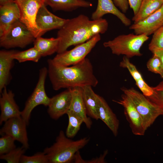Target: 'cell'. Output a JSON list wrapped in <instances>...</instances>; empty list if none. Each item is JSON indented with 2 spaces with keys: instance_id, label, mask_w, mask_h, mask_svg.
Masks as SVG:
<instances>
[{
  "instance_id": "cell-1",
  "label": "cell",
  "mask_w": 163,
  "mask_h": 163,
  "mask_svg": "<svg viewBox=\"0 0 163 163\" xmlns=\"http://www.w3.org/2000/svg\"><path fill=\"white\" fill-rule=\"evenodd\" d=\"M108 27L105 19L91 20L83 14L68 19L57 33L59 40L57 53L64 52L71 46L84 43L97 34L105 33Z\"/></svg>"
},
{
  "instance_id": "cell-2",
  "label": "cell",
  "mask_w": 163,
  "mask_h": 163,
  "mask_svg": "<svg viewBox=\"0 0 163 163\" xmlns=\"http://www.w3.org/2000/svg\"><path fill=\"white\" fill-rule=\"evenodd\" d=\"M48 74L53 89L82 87L86 85L95 87L98 81L94 75L92 65L85 58L71 66H64L48 59Z\"/></svg>"
},
{
  "instance_id": "cell-3",
  "label": "cell",
  "mask_w": 163,
  "mask_h": 163,
  "mask_svg": "<svg viewBox=\"0 0 163 163\" xmlns=\"http://www.w3.org/2000/svg\"><path fill=\"white\" fill-rule=\"evenodd\" d=\"M90 138L86 137L73 140L67 137L62 130L60 131L55 142L47 147L43 152L49 163H69L74 160L76 153L89 142Z\"/></svg>"
},
{
  "instance_id": "cell-4",
  "label": "cell",
  "mask_w": 163,
  "mask_h": 163,
  "mask_svg": "<svg viewBox=\"0 0 163 163\" xmlns=\"http://www.w3.org/2000/svg\"><path fill=\"white\" fill-rule=\"evenodd\" d=\"M149 39V36L145 34H123L104 42L103 45L105 47L110 49L113 54L124 55L129 58L142 55L140 51L141 48Z\"/></svg>"
},
{
  "instance_id": "cell-5",
  "label": "cell",
  "mask_w": 163,
  "mask_h": 163,
  "mask_svg": "<svg viewBox=\"0 0 163 163\" xmlns=\"http://www.w3.org/2000/svg\"><path fill=\"white\" fill-rule=\"evenodd\" d=\"M121 89L133 103L140 115L146 130L159 116L163 115L162 109L134 88H123Z\"/></svg>"
},
{
  "instance_id": "cell-6",
  "label": "cell",
  "mask_w": 163,
  "mask_h": 163,
  "mask_svg": "<svg viewBox=\"0 0 163 163\" xmlns=\"http://www.w3.org/2000/svg\"><path fill=\"white\" fill-rule=\"evenodd\" d=\"M35 39L27 27L19 20L0 37V46L6 49L23 48L34 42Z\"/></svg>"
},
{
  "instance_id": "cell-7",
  "label": "cell",
  "mask_w": 163,
  "mask_h": 163,
  "mask_svg": "<svg viewBox=\"0 0 163 163\" xmlns=\"http://www.w3.org/2000/svg\"><path fill=\"white\" fill-rule=\"evenodd\" d=\"M101 39L100 34H97L87 41L76 46L70 50L57 53L52 59L56 64L62 66H69L76 64L86 58Z\"/></svg>"
},
{
  "instance_id": "cell-8",
  "label": "cell",
  "mask_w": 163,
  "mask_h": 163,
  "mask_svg": "<svg viewBox=\"0 0 163 163\" xmlns=\"http://www.w3.org/2000/svg\"><path fill=\"white\" fill-rule=\"evenodd\" d=\"M48 74V69L43 67L39 70L38 80L32 93L27 99L21 116L28 125L31 113L36 106L43 105L48 106L50 99L47 95L45 87V82Z\"/></svg>"
},
{
  "instance_id": "cell-9",
  "label": "cell",
  "mask_w": 163,
  "mask_h": 163,
  "mask_svg": "<svg viewBox=\"0 0 163 163\" xmlns=\"http://www.w3.org/2000/svg\"><path fill=\"white\" fill-rule=\"evenodd\" d=\"M19 10V20L24 24L36 38L42 35L37 27L36 19L40 8L45 4L44 0H15Z\"/></svg>"
},
{
  "instance_id": "cell-10",
  "label": "cell",
  "mask_w": 163,
  "mask_h": 163,
  "mask_svg": "<svg viewBox=\"0 0 163 163\" xmlns=\"http://www.w3.org/2000/svg\"><path fill=\"white\" fill-rule=\"evenodd\" d=\"M27 126L21 116L11 118L5 122L0 129L1 135H7L15 140L21 143L22 146L27 149L29 147L26 129Z\"/></svg>"
},
{
  "instance_id": "cell-11",
  "label": "cell",
  "mask_w": 163,
  "mask_h": 163,
  "mask_svg": "<svg viewBox=\"0 0 163 163\" xmlns=\"http://www.w3.org/2000/svg\"><path fill=\"white\" fill-rule=\"evenodd\" d=\"M113 101L124 107V114L133 133L136 135H144L146 130L142 118L130 99L124 94L121 96V99Z\"/></svg>"
},
{
  "instance_id": "cell-12",
  "label": "cell",
  "mask_w": 163,
  "mask_h": 163,
  "mask_svg": "<svg viewBox=\"0 0 163 163\" xmlns=\"http://www.w3.org/2000/svg\"><path fill=\"white\" fill-rule=\"evenodd\" d=\"M163 26V5L142 20L130 25L129 29L133 30L136 34H145L149 36Z\"/></svg>"
},
{
  "instance_id": "cell-13",
  "label": "cell",
  "mask_w": 163,
  "mask_h": 163,
  "mask_svg": "<svg viewBox=\"0 0 163 163\" xmlns=\"http://www.w3.org/2000/svg\"><path fill=\"white\" fill-rule=\"evenodd\" d=\"M72 100V88H68L50 98L47 112L52 119L57 120L66 114Z\"/></svg>"
},
{
  "instance_id": "cell-14",
  "label": "cell",
  "mask_w": 163,
  "mask_h": 163,
  "mask_svg": "<svg viewBox=\"0 0 163 163\" xmlns=\"http://www.w3.org/2000/svg\"><path fill=\"white\" fill-rule=\"evenodd\" d=\"M68 19L59 17L51 13L44 4L39 10L36 19L37 25L42 35L46 32L61 28Z\"/></svg>"
},
{
  "instance_id": "cell-15",
  "label": "cell",
  "mask_w": 163,
  "mask_h": 163,
  "mask_svg": "<svg viewBox=\"0 0 163 163\" xmlns=\"http://www.w3.org/2000/svg\"><path fill=\"white\" fill-rule=\"evenodd\" d=\"M0 98L1 114L0 124L8 120L21 116V111L14 99V94L11 91H7L6 87L2 90Z\"/></svg>"
},
{
  "instance_id": "cell-16",
  "label": "cell",
  "mask_w": 163,
  "mask_h": 163,
  "mask_svg": "<svg viewBox=\"0 0 163 163\" xmlns=\"http://www.w3.org/2000/svg\"><path fill=\"white\" fill-rule=\"evenodd\" d=\"M108 14L116 16L125 26L131 25V20L117 8L112 0H98L97 8L91 14V19H98Z\"/></svg>"
},
{
  "instance_id": "cell-17",
  "label": "cell",
  "mask_w": 163,
  "mask_h": 163,
  "mask_svg": "<svg viewBox=\"0 0 163 163\" xmlns=\"http://www.w3.org/2000/svg\"><path fill=\"white\" fill-rule=\"evenodd\" d=\"M98 115L99 119L103 121L116 136L118 133L119 120L105 99L100 96Z\"/></svg>"
},
{
  "instance_id": "cell-18",
  "label": "cell",
  "mask_w": 163,
  "mask_h": 163,
  "mask_svg": "<svg viewBox=\"0 0 163 163\" xmlns=\"http://www.w3.org/2000/svg\"><path fill=\"white\" fill-rule=\"evenodd\" d=\"M20 17L19 10L15 2L0 6V37L19 20Z\"/></svg>"
},
{
  "instance_id": "cell-19",
  "label": "cell",
  "mask_w": 163,
  "mask_h": 163,
  "mask_svg": "<svg viewBox=\"0 0 163 163\" xmlns=\"http://www.w3.org/2000/svg\"><path fill=\"white\" fill-rule=\"evenodd\" d=\"M16 51H0V92L9 84L11 79L10 71L14 65L13 54Z\"/></svg>"
},
{
  "instance_id": "cell-20",
  "label": "cell",
  "mask_w": 163,
  "mask_h": 163,
  "mask_svg": "<svg viewBox=\"0 0 163 163\" xmlns=\"http://www.w3.org/2000/svg\"><path fill=\"white\" fill-rule=\"evenodd\" d=\"M72 100L69 110L80 117L88 129L91 128L92 122L87 116L86 108L82 97V88L81 87L72 88Z\"/></svg>"
},
{
  "instance_id": "cell-21",
  "label": "cell",
  "mask_w": 163,
  "mask_h": 163,
  "mask_svg": "<svg viewBox=\"0 0 163 163\" xmlns=\"http://www.w3.org/2000/svg\"><path fill=\"white\" fill-rule=\"evenodd\" d=\"M82 97L88 116L95 119H99L98 110L99 95L96 94L92 87L86 85L82 87Z\"/></svg>"
},
{
  "instance_id": "cell-22",
  "label": "cell",
  "mask_w": 163,
  "mask_h": 163,
  "mask_svg": "<svg viewBox=\"0 0 163 163\" xmlns=\"http://www.w3.org/2000/svg\"><path fill=\"white\" fill-rule=\"evenodd\" d=\"M45 4L55 11H72L80 8H88L92 3L85 0H44Z\"/></svg>"
},
{
  "instance_id": "cell-23",
  "label": "cell",
  "mask_w": 163,
  "mask_h": 163,
  "mask_svg": "<svg viewBox=\"0 0 163 163\" xmlns=\"http://www.w3.org/2000/svg\"><path fill=\"white\" fill-rule=\"evenodd\" d=\"M59 41L57 37L46 38L38 37L34 42V47L40 53L42 56H50L57 53Z\"/></svg>"
},
{
  "instance_id": "cell-24",
  "label": "cell",
  "mask_w": 163,
  "mask_h": 163,
  "mask_svg": "<svg viewBox=\"0 0 163 163\" xmlns=\"http://www.w3.org/2000/svg\"><path fill=\"white\" fill-rule=\"evenodd\" d=\"M163 5V0H142L137 13L132 18L135 23L141 21L159 9Z\"/></svg>"
},
{
  "instance_id": "cell-25",
  "label": "cell",
  "mask_w": 163,
  "mask_h": 163,
  "mask_svg": "<svg viewBox=\"0 0 163 163\" xmlns=\"http://www.w3.org/2000/svg\"><path fill=\"white\" fill-rule=\"evenodd\" d=\"M66 114L68 117L69 122L66 135L67 137L72 138L76 135L84 122L80 117L70 110L68 111Z\"/></svg>"
},
{
  "instance_id": "cell-26",
  "label": "cell",
  "mask_w": 163,
  "mask_h": 163,
  "mask_svg": "<svg viewBox=\"0 0 163 163\" xmlns=\"http://www.w3.org/2000/svg\"><path fill=\"white\" fill-rule=\"evenodd\" d=\"M42 57L40 53L34 47L21 51H16L12 57L19 63L27 61H32L37 62Z\"/></svg>"
},
{
  "instance_id": "cell-27",
  "label": "cell",
  "mask_w": 163,
  "mask_h": 163,
  "mask_svg": "<svg viewBox=\"0 0 163 163\" xmlns=\"http://www.w3.org/2000/svg\"><path fill=\"white\" fill-rule=\"evenodd\" d=\"M129 59L124 56L122 60L120 62V66L121 67L126 68L128 70L135 80L136 85L138 88L146 82L136 66L130 62Z\"/></svg>"
},
{
  "instance_id": "cell-28",
  "label": "cell",
  "mask_w": 163,
  "mask_h": 163,
  "mask_svg": "<svg viewBox=\"0 0 163 163\" xmlns=\"http://www.w3.org/2000/svg\"><path fill=\"white\" fill-rule=\"evenodd\" d=\"M148 48L152 53L163 50V26L153 34Z\"/></svg>"
},
{
  "instance_id": "cell-29",
  "label": "cell",
  "mask_w": 163,
  "mask_h": 163,
  "mask_svg": "<svg viewBox=\"0 0 163 163\" xmlns=\"http://www.w3.org/2000/svg\"><path fill=\"white\" fill-rule=\"evenodd\" d=\"M26 149L22 146L16 148L7 154L0 155V159L5 160L8 163H20L21 157Z\"/></svg>"
},
{
  "instance_id": "cell-30",
  "label": "cell",
  "mask_w": 163,
  "mask_h": 163,
  "mask_svg": "<svg viewBox=\"0 0 163 163\" xmlns=\"http://www.w3.org/2000/svg\"><path fill=\"white\" fill-rule=\"evenodd\" d=\"M152 88L153 91V94L147 97L163 111V81Z\"/></svg>"
},
{
  "instance_id": "cell-31",
  "label": "cell",
  "mask_w": 163,
  "mask_h": 163,
  "mask_svg": "<svg viewBox=\"0 0 163 163\" xmlns=\"http://www.w3.org/2000/svg\"><path fill=\"white\" fill-rule=\"evenodd\" d=\"M15 141L9 135H2L0 138V155L7 154L16 148Z\"/></svg>"
},
{
  "instance_id": "cell-32",
  "label": "cell",
  "mask_w": 163,
  "mask_h": 163,
  "mask_svg": "<svg viewBox=\"0 0 163 163\" xmlns=\"http://www.w3.org/2000/svg\"><path fill=\"white\" fill-rule=\"evenodd\" d=\"M146 66L149 71L159 75L163 78L161 63L159 58L155 54H153L152 57L148 61Z\"/></svg>"
},
{
  "instance_id": "cell-33",
  "label": "cell",
  "mask_w": 163,
  "mask_h": 163,
  "mask_svg": "<svg viewBox=\"0 0 163 163\" xmlns=\"http://www.w3.org/2000/svg\"><path fill=\"white\" fill-rule=\"evenodd\" d=\"M20 163H49L46 155L43 152H37L32 156L23 155Z\"/></svg>"
},
{
  "instance_id": "cell-34",
  "label": "cell",
  "mask_w": 163,
  "mask_h": 163,
  "mask_svg": "<svg viewBox=\"0 0 163 163\" xmlns=\"http://www.w3.org/2000/svg\"><path fill=\"white\" fill-rule=\"evenodd\" d=\"M113 2L123 13H126L128 10L129 5L128 0H113Z\"/></svg>"
},
{
  "instance_id": "cell-35",
  "label": "cell",
  "mask_w": 163,
  "mask_h": 163,
  "mask_svg": "<svg viewBox=\"0 0 163 163\" xmlns=\"http://www.w3.org/2000/svg\"><path fill=\"white\" fill-rule=\"evenodd\" d=\"M142 0H128L129 6L132 9L134 15L137 12Z\"/></svg>"
},
{
  "instance_id": "cell-36",
  "label": "cell",
  "mask_w": 163,
  "mask_h": 163,
  "mask_svg": "<svg viewBox=\"0 0 163 163\" xmlns=\"http://www.w3.org/2000/svg\"><path fill=\"white\" fill-rule=\"evenodd\" d=\"M153 54H155L160 59L163 71V50L157 51Z\"/></svg>"
},
{
  "instance_id": "cell-37",
  "label": "cell",
  "mask_w": 163,
  "mask_h": 163,
  "mask_svg": "<svg viewBox=\"0 0 163 163\" xmlns=\"http://www.w3.org/2000/svg\"><path fill=\"white\" fill-rule=\"evenodd\" d=\"M14 2V0H0V6L5 5Z\"/></svg>"
},
{
  "instance_id": "cell-38",
  "label": "cell",
  "mask_w": 163,
  "mask_h": 163,
  "mask_svg": "<svg viewBox=\"0 0 163 163\" xmlns=\"http://www.w3.org/2000/svg\"></svg>"
}]
</instances>
